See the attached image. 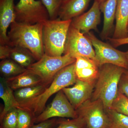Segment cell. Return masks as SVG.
<instances>
[{"label":"cell","instance_id":"1","mask_svg":"<svg viewBox=\"0 0 128 128\" xmlns=\"http://www.w3.org/2000/svg\"><path fill=\"white\" fill-rule=\"evenodd\" d=\"M43 23L31 24L15 21L10 26L6 44L26 49L36 61L39 60L44 54L43 41Z\"/></svg>","mask_w":128,"mask_h":128},{"label":"cell","instance_id":"2","mask_svg":"<svg viewBox=\"0 0 128 128\" xmlns=\"http://www.w3.org/2000/svg\"><path fill=\"white\" fill-rule=\"evenodd\" d=\"M76 80L74 62L59 72L52 82L42 94L26 103L19 105L17 108L27 111L36 118L45 109L46 102L51 96L64 88L74 85Z\"/></svg>","mask_w":128,"mask_h":128},{"label":"cell","instance_id":"3","mask_svg":"<svg viewBox=\"0 0 128 128\" xmlns=\"http://www.w3.org/2000/svg\"><path fill=\"white\" fill-rule=\"evenodd\" d=\"M125 70L111 64L100 66L91 100H101L105 109H110L118 94L120 80Z\"/></svg>","mask_w":128,"mask_h":128},{"label":"cell","instance_id":"4","mask_svg":"<svg viewBox=\"0 0 128 128\" xmlns=\"http://www.w3.org/2000/svg\"><path fill=\"white\" fill-rule=\"evenodd\" d=\"M72 20L50 19L43 23V41L44 54L60 56L64 54L67 35Z\"/></svg>","mask_w":128,"mask_h":128},{"label":"cell","instance_id":"5","mask_svg":"<svg viewBox=\"0 0 128 128\" xmlns=\"http://www.w3.org/2000/svg\"><path fill=\"white\" fill-rule=\"evenodd\" d=\"M76 59L68 54L51 56L44 54L42 58L27 70L39 76L44 84L49 86L57 73L64 67L73 64Z\"/></svg>","mask_w":128,"mask_h":128},{"label":"cell","instance_id":"6","mask_svg":"<svg viewBox=\"0 0 128 128\" xmlns=\"http://www.w3.org/2000/svg\"><path fill=\"white\" fill-rule=\"evenodd\" d=\"M85 35L92 44L95 50V60L99 67L105 64H111L128 70L125 52L118 50L113 46L101 41L92 32Z\"/></svg>","mask_w":128,"mask_h":128},{"label":"cell","instance_id":"7","mask_svg":"<svg viewBox=\"0 0 128 128\" xmlns=\"http://www.w3.org/2000/svg\"><path fill=\"white\" fill-rule=\"evenodd\" d=\"M76 111L78 116L84 120L87 128H108L110 125V118L101 100L90 98Z\"/></svg>","mask_w":128,"mask_h":128},{"label":"cell","instance_id":"8","mask_svg":"<svg viewBox=\"0 0 128 128\" xmlns=\"http://www.w3.org/2000/svg\"><path fill=\"white\" fill-rule=\"evenodd\" d=\"M16 21L34 24L49 20L48 13L41 0H20L15 6Z\"/></svg>","mask_w":128,"mask_h":128},{"label":"cell","instance_id":"9","mask_svg":"<svg viewBox=\"0 0 128 128\" xmlns=\"http://www.w3.org/2000/svg\"><path fill=\"white\" fill-rule=\"evenodd\" d=\"M64 54H68L75 59L84 57L95 60V50L90 40L71 25L68 32Z\"/></svg>","mask_w":128,"mask_h":128},{"label":"cell","instance_id":"10","mask_svg":"<svg viewBox=\"0 0 128 128\" xmlns=\"http://www.w3.org/2000/svg\"><path fill=\"white\" fill-rule=\"evenodd\" d=\"M78 117L76 111L61 90L56 93L51 103L36 117L34 123L38 124L54 118H75Z\"/></svg>","mask_w":128,"mask_h":128},{"label":"cell","instance_id":"11","mask_svg":"<svg viewBox=\"0 0 128 128\" xmlns=\"http://www.w3.org/2000/svg\"><path fill=\"white\" fill-rule=\"evenodd\" d=\"M95 83L77 79L72 87L65 88L62 90L76 110L82 104L91 98Z\"/></svg>","mask_w":128,"mask_h":128},{"label":"cell","instance_id":"12","mask_svg":"<svg viewBox=\"0 0 128 128\" xmlns=\"http://www.w3.org/2000/svg\"><path fill=\"white\" fill-rule=\"evenodd\" d=\"M101 12L100 4L94 0L88 11L72 19L71 26L84 34L91 30H96L100 22Z\"/></svg>","mask_w":128,"mask_h":128},{"label":"cell","instance_id":"13","mask_svg":"<svg viewBox=\"0 0 128 128\" xmlns=\"http://www.w3.org/2000/svg\"><path fill=\"white\" fill-rule=\"evenodd\" d=\"M75 70L78 80L96 82L99 73V66L95 60L87 57L76 58Z\"/></svg>","mask_w":128,"mask_h":128},{"label":"cell","instance_id":"14","mask_svg":"<svg viewBox=\"0 0 128 128\" xmlns=\"http://www.w3.org/2000/svg\"><path fill=\"white\" fill-rule=\"evenodd\" d=\"M14 0H0V43L6 44L7 30L16 21Z\"/></svg>","mask_w":128,"mask_h":128},{"label":"cell","instance_id":"15","mask_svg":"<svg viewBox=\"0 0 128 128\" xmlns=\"http://www.w3.org/2000/svg\"><path fill=\"white\" fill-rule=\"evenodd\" d=\"M116 25L113 36L115 39L128 37V0H118L116 14Z\"/></svg>","mask_w":128,"mask_h":128},{"label":"cell","instance_id":"16","mask_svg":"<svg viewBox=\"0 0 128 128\" xmlns=\"http://www.w3.org/2000/svg\"><path fill=\"white\" fill-rule=\"evenodd\" d=\"M92 0H69L62 2L58 16L62 20H72L82 14Z\"/></svg>","mask_w":128,"mask_h":128},{"label":"cell","instance_id":"17","mask_svg":"<svg viewBox=\"0 0 128 128\" xmlns=\"http://www.w3.org/2000/svg\"><path fill=\"white\" fill-rule=\"evenodd\" d=\"M118 0H106L100 4L101 12L104 15L103 28L101 36L103 39H108L114 26L116 9Z\"/></svg>","mask_w":128,"mask_h":128},{"label":"cell","instance_id":"18","mask_svg":"<svg viewBox=\"0 0 128 128\" xmlns=\"http://www.w3.org/2000/svg\"><path fill=\"white\" fill-rule=\"evenodd\" d=\"M6 80L8 86L14 91L24 88L43 84L38 76L28 70L18 75L8 78Z\"/></svg>","mask_w":128,"mask_h":128},{"label":"cell","instance_id":"19","mask_svg":"<svg viewBox=\"0 0 128 128\" xmlns=\"http://www.w3.org/2000/svg\"><path fill=\"white\" fill-rule=\"evenodd\" d=\"M13 90L8 84L5 78L0 77V98L4 103V108L0 115V121L8 111L18 107L19 104L16 100Z\"/></svg>","mask_w":128,"mask_h":128},{"label":"cell","instance_id":"20","mask_svg":"<svg viewBox=\"0 0 128 128\" xmlns=\"http://www.w3.org/2000/svg\"><path fill=\"white\" fill-rule=\"evenodd\" d=\"M8 58L14 60L25 69L36 61L29 50L18 46H10Z\"/></svg>","mask_w":128,"mask_h":128},{"label":"cell","instance_id":"21","mask_svg":"<svg viewBox=\"0 0 128 128\" xmlns=\"http://www.w3.org/2000/svg\"><path fill=\"white\" fill-rule=\"evenodd\" d=\"M48 86L41 84L24 88L14 92L16 100L19 105H22L42 94Z\"/></svg>","mask_w":128,"mask_h":128},{"label":"cell","instance_id":"22","mask_svg":"<svg viewBox=\"0 0 128 128\" xmlns=\"http://www.w3.org/2000/svg\"><path fill=\"white\" fill-rule=\"evenodd\" d=\"M26 70L10 59L2 60L0 63L1 74L6 79L18 75Z\"/></svg>","mask_w":128,"mask_h":128},{"label":"cell","instance_id":"23","mask_svg":"<svg viewBox=\"0 0 128 128\" xmlns=\"http://www.w3.org/2000/svg\"><path fill=\"white\" fill-rule=\"evenodd\" d=\"M106 110L110 120L108 128H128V116L111 109Z\"/></svg>","mask_w":128,"mask_h":128},{"label":"cell","instance_id":"24","mask_svg":"<svg viewBox=\"0 0 128 128\" xmlns=\"http://www.w3.org/2000/svg\"><path fill=\"white\" fill-rule=\"evenodd\" d=\"M110 109L128 116V98L118 92L116 96L112 102Z\"/></svg>","mask_w":128,"mask_h":128},{"label":"cell","instance_id":"25","mask_svg":"<svg viewBox=\"0 0 128 128\" xmlns=\"http://www.w3.org/2000/svg\"><path fill=\"white\" fill-rule=\"evenodd\" d=\"M18 108L17 128H30L34 125L35 118L27 111Z\"/></svg>","mask_w":128,"mask_h":128},{"label":"cell","instance_id":"26","mask_svg":"<svg viewBox=\"0 0 128 128\" xmlns=\"http://www.w3.org/2000/svg\"><path fill=\"white\" fill-rule=\"evenodd\" d=\"M18 112L17 108H14L6 113L0 121V128H17Z\"/></svg>","mask_w":128,"mask_h":128},{"label":"cell","instance_id":"27","mask_svg":"<svg viewBox=\"0 0 128 128\" xmlns=\"http://www.w3.org/2000/svg\"><path fill=\"white\" fill-rule=\"evenodd\" d=\"M86 127V122L82 118L78 116L71 119L60 118L59 123L55 128H84Z\"/></svg>","mask_w":128,"mask_h":128},{"label":"cell","instance_id":"28","mask_svg":"<svg viewBox=\"0 0 128 128\" xmlns=\"http://www.w3.org/2000/svg\"><path fill=\"white\" fill-rule=\"evenodd\" d=\"M48 13L50 19H55L58 15L63 0H41Z\"/></svg>","mask_w":128,"mask_h":128},{"label":"cell","instance_id":"29","mask_svg":"<svg viewBox=\"0 0 128 128\" xmlns=\"http://www.w3.org/2000/svg\"><path fill=\"white\" fill-rule=\"evenodd\" d=\"M118 92L128 98V70H125L121 76L118 84Z\"/></svg>","mask_w":128,"mask_h":128},{"label":"cell","instance_id":"30","mask_svg":"<svg viewBox=\"0 0 128 128\" xmlns=\"http://www.w3.org/2000/svg\"><path fill=\"white\" fill-rule=\"evenodd\" d=\"M60 119L54 118L38 123L30 128H55L59 123Z\"/></svg>","mask_w":128,"mask_h":128},{"label":"cell","instance_id":"31","mask_svg":"<svg viewBox=\"0 0 128 128\" xmlns=\"http://www.w3.org/2000/svg\"><path fill=\"white\" fill-rule=\"evenodd\" d=\"M108 39L114 48L124 44H128V37L122 39H115L109 37Z\"/></svg>","mask_w":128,"mask_h":128},{"label":"cell","instance_id":"32","mask_svg":"<svg viewBox=\"0 0 128 128\" xmlns=\"http://www.w3.org/2000/svg\"><path fill=\"white\" fill-rule=\"evenodd\" d=\"M10 46L7 44L0 45V59L1 60L8 58Z\"/></svg>","mask_w":128,"mask_h":128},{"label":"cell","instance_id":"33","mask_svg":"<svg viewBox=\"0 0 128 128\" xmlns=\"http://www.w3.org/2000/svg\"><path fill=\"white\" fill-rule=\"evenodd\" d=\"M94 0L97 2L99 3L100 4L102 3H103L104 2H105L106 0Z\"/></svg>","mask_w":128,"mask_h":128},{"label":"cell","instance_id":"34","mask_svg":"<svg viewBox=\"0 0 128 128\" xmlns=\"http://www.w3.org/2000/svg\"><path fill=\"white\" fill-rule=\"evenodd\" d=\"M125 54H126V58H127V60H128V51H127L126 52H125Z\"/></svg>","mask_w":128,"mask_h":128},{"label":"cell","instance_id":"35","mask_svg":"<svg viewBox=\"0 0 128 128\" xmlns=\"http://www.w3.org/2000/svg\"><path fill=\"white\" fill-rule=\"evenodd\" d=\"M68 0H63V2H66Z\"/></svg>","mask_w":128,"mask_h":128},{"label":"cell","instance_id":"36","mask_svg":"<svg viewBox=\"0 0 128 128\" xmlns=\"http://www.w3.org/2000/svg\"><path fill=\"white\" fill-rule=\"evenodd\" d=\"M127 29H128V25H127Z\"/></svg>","mask_w":128,"mask_h":128},{"label":"cell","instance_id":"37","mask_svg":"<svg viewBox=\"0 0 128 128\" xmlns=\"http://www.w3.org/2000/svg\"><path fill=\"white\" fill-rule=\"evenodd\" d=\"M86 128V127H85V128Z\"/></svg>","mask_w":128,"mask_h":128}]
</instances>
